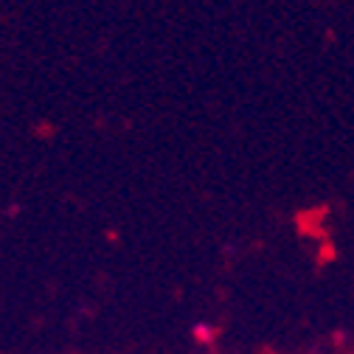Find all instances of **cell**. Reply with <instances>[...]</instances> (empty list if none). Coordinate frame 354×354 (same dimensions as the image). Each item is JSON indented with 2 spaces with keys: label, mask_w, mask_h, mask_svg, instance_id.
Returning a JSON list of instances; mask_svg holds the SVG:
<instances>
[{
  "label": "cell",
  "mask_w": 354,
  "mask_h": 354,
  "mask_svg": "<svg viewBox=\"0 0 354 354\" xmlns=\"http://www.w3.org/2000/svg\"><path fill=\"white\" fill-rule=\"evenodd\" d=\"M192 335H194V340H197L200 346H211V343L216 340V326L208 324V321H197V324L192 326Z\"/></svg>",
  "instance_id": "1"
}]
</instances>
